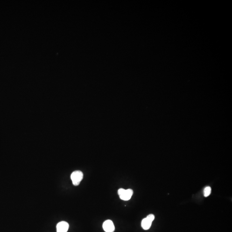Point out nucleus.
I'll use <instances>...</instances> for the list:
<instances>
[{
    "label": "nucleus",
    "mask_w": 232,
    "mask_h": 232,
    "mask_svg": "<svg viewBox=\"0 0 232 232\" xmlns=\"http://www.w3.org/2000/svg\"><path fill=\"white\" fill-rule=\"evenodd\" d=\"M118 194L121 199L128 201L132 197L133 194V191L131 189L125 190L123 188H120L118 190Z\"/></svg>",
    "instance_id": "f257e3e1"
},
{
    "label": "nucleus",
    "mask_w": 232,
    "mask_h": 232,
    "mask_svg": "<svg viewBox=\"0 0 232 232\" xmlns=\"http://www.w3.org/2000/svg\"><path fill=\"white\" fill-rule=\"evenodd\" d=\"M84 174L80 171H75L71 174V178L73 184L74 186L79 185L80 182L83 180Z\"/></svg>",
    "instance_id": "f03ea898"
},
{
    "label": "nucleus",
    "mask_w": 232,
    "mask_h": 232,
    "mask_svg": "<svg viewBox=\"0 0 232 232\" xmlns=\"http://www.w3.org/2000/svg\"><path fill=\"white\" fill-rule=\"evenodd\" d=\"M155 216L154 214H150L146 218H144L142 221V227L144 230H148L150 228L152 223L154 220Z\"/></svg>",
    "instance_id": "7ed1b4c3"
},
{
    "label": "nucleus",
    "mask_w": 232,
    "mask_h": 232,
    "mask_svg": "<svg viewBox=\"0 0 232 232\" xmlns=\"http://www.w3.org/2000/svg\"><path fill=\"white\" fill-rule=\"evenodd\" d=\"M103 229L105 232H114L115 231V227L112 220H107L103 223Z\"/></svg>",
    "instance_id": "20e7f679"
},
{
    "label": "nucleus",
    "mask_w": 232,
    "mask_h": 232,
    "mask_svg": "<svg viewBox=\"0 0 232 232\" xmlns=\"http://www.w3.org/2000/svg\"><path fill=\"white\" fill-rule=\"evenodd\" d=\"M69 229V224L65 221H61L57 225V232H67Z\"/></svg>",
    "instance_id": "39448f33"
},
{
    "label": "nucleus",
    "mask_w": 232,
    "mask_h": 232,
    "mask_svg": "<svg viewBox=\"0 0 232 232\" xmlns=\"http://www.w3.org/2000/svg\"><path fill=\"white\" fill-rule=\"evenodd\" d=\"M212 191V189H211L210 186H206L204 190V195L205 197H207L210 195Z\"/></svg>",
    "instance_id": "423d86ee"
}]
</instances>
